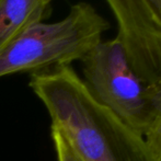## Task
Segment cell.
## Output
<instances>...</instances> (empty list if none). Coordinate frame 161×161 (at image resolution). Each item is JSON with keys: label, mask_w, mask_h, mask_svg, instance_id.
Returning a JSON list of instances; mask_svg holds the SVG:
<instances>
[{"label": "cell", "mask_w": 161, "mask_h": 161, "mask_svg": "<svg viewBox=\"0 0 161 161\" xmlns=\"http://www.w3.org/2000/svg\"><path fill=\"white\" fill-rule=\"evenodd\" d=\"M29 86L80 161H158L144 136L99 103L70 66L32 74Z\"/></svg>", "instance_id": "cell-1"}, {"label": "cell", "mask_w": 161, "mask_h": 161, "mask_svg": "<svg viewBox=\"0 0 161 161\" xmlns=\"http://www.w3.org/2000/svg\"><path fill=\"white\" fill-rule=\"evenodd\" d=\"M110 23L90 3L71 6L64 19L31 25L0 52V78L40 72L80 60L101 42Z\"/></svg>", "instance_id": "cell-2"}, {"label": "cell", "mask_w": 161, "mask_h": 161, "mask_svg": "<svg viewBox=\"0 0 161 161\" xmlns=\"http://www.w3.org/2000/svg\"><path fill=\"white\" fill-rule=\"evenodd\" d=\"M81 63L82 80L94 99L144 136L161 115V92L134 70L121 41H101Z\"/></svg>", "instance_id": "cell-3"}, {"label": "cell", "mask_w": 161, "mask_h": 161, "mask_svg": "<svg viewBox=\"0 0 161 161\" xmlns=\"http://www.w3.org/2000/svg\"><path fill=\"white\" fill-rule=\"evenodd\" d=\"M52 0H0V52L31 25L44 21Z\"/></svg>", "instance_id": "cell-4"}, {"label": "cell", "mask_w": 161, "mask_h": 161, "mask_svg": "<svg viewBox=\"0 0 161 161\" xmlns=\"http://www.w3.org/2000/svg\"><path fill=\"white\" fill-rule=\"evenodd\" d=\"M52 139L55 146L58 161H80L71 149V147L68 145V142L57 129L52 128Z\"/></svg>", "instance_id": "cell-5"}, {"label": "cell", "mask_w": 161, "mask_h": 161, "mask_svg": "<svg viewBox=\"0 0 161 161\" xmlns=\"http://www.w3.org/2000/svg\"><path fill=\"white\" fill-rule=\"evenodd\" d=\"M144 137L158 161H161V115L157 117Z\"/></svg>", "instance_id": "cell-6"}, {"label": "cell", "mask_w": 161, "mask_h": 161, "mask_svg": "<svg viewBox=\"0 0 161 161\" xmlns=\"http://www.w3.org/2000/svg\"><path fill=\"white\" fill-rule=\"evenodd\" d=\"M161 23V0H146Z\"/></svg>", "instance_id": "cell-7"}]
</instances>
